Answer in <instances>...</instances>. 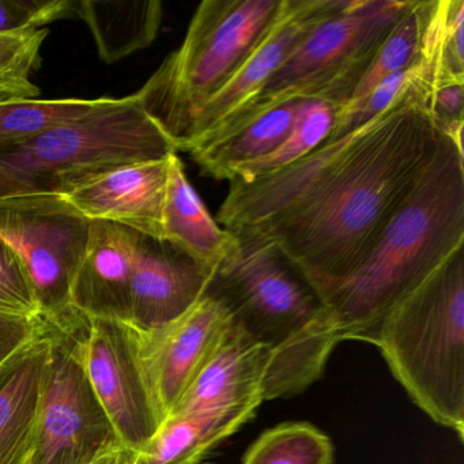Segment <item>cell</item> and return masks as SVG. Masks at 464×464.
I'll list each match as a JSON object with an SVG mask.
<instances>
[{
  "label": "cell",
  "instance_id": "obj_7",
  "mask_svg": "<svg viewBox=\"0 0 464 464\" xmlns=\"http://www.w3.org/2000/svg\"><path fill=\"white\" fill-rule=\"evenodd\" d=\"M406 4L346 0L339 12L309 32L257 96L238 108L199 146L286 102L320 100L343 107Z\"/></svg>",
  "mask_w": 464,
  "mask_h": 464
},
{
  "label": "cell",
  "instance_id": "obj_16",
  "mask_svg": "<svg viewBox=\"0 0 464 464\" xmlns=\"http://www.w3.org/2000/svg\"><path fill=\"white\" fill-rule=\"evenodd\" d=\"M140 233L91 221L88 241L70 286L72 308L89 317L131 320V274Z\"/></svg>",
  "mask_w": 464,
  "mask_h": 464
},
{
  "label": "cell",
  "instance_id": "obj_28",
  "mask_svg": "<svg viewBox=\"0 0 464 464\" xmlns=\"http://www.w3.org/2000/svg\"><path fill=\"white\" fill-rule=\"evenodd\" d=\"M0 312L40 316L39 304L20 257L0 244Z\"/></svg>",
  "mask_w": 464,
  "mask_h": 464
},
{
  "label": "cell",
  "instance_id": "obj_23",
  "mask_svg": "<svg viewBox=\"0 0 464 464\" xmlns=\"http://www.w3.org/2000/svg\"><path fill=\"white\" fill-rule=\"evenodd\" d=\"M339 111L341 107L328 102H301L295 113V123L286 140L270 154L236 168L229 181L248 183L260 176L284 169L293 162L308 156L312 150L328 140L335 126Z\"/></svg>",
  "mask_w": 464,
  "mask_h": 464
},
{
  "label": "cell",
  "instance_id": "obj_31",
  "mask_svg": "<svg viewBox=\"0 0 464 464\" xmlns=\"http://www.w3.org/2000/svg\"><path fill=\"white\" fill-rule=\"evenodd\" d=\"M131 458H132V452H130L129 456H127V458L124 459V460L121 461V464H131Z\"/></svg>",
  "mask_w": 464,
  "mask_h": 464
},
{
  "label": "cell",
  "instance_id": "obj_4",
  "mask_svg": "<svg viewBox=\"0 0 464 464\" xmlns=\"http://www.w3.org/2000/svg\"><path fill=\"white\" fill-rule=\"evenodd\" d=\"M379 347L412 401L464 439V246L380 323Z\"/></svg>",
  "mask_w": 464,
  "mask_h": 464
},
{
  "label": "cell",
  "instance_id": "obj_13",
  "mask_svg": "<svg viewBox=\"0 0 464 464\" xmlns=\"http://www.w3.org/2000/svg\"><path fill=\"white\" fill-rule=\"evenodd\" d=\"M270 362L267 347L232 322L169 417L187 414L255 417L265 401V382Z\"/></svg>",
  "mask_w": 464,
  "mask_h": 464
},
{
  "label": "cell",
  "instance_id": "obj_21",
  "mask_svg": "<svg viewBox=\"0 0 464 464\" xmlns=\"http://www.w3.org/2000/svg\"><path fill=\"white\" fill-rule=\"evenodd\" d=\"M254 418L249 414H187L165 420L131 464H198L203 456Z\"/></svg>",
  "mask_w": 464,
  "mask_h": 464
},
{
  "label": "cell",
  "instance_id": "obj_2",
  "mask_svg": "<svg viewBox=\"0 0 464 464\" xmlns=\"http://www.w3.org/2000/svg\"><path fill=\"white\" fill-rule=\"evenodd\" d=\"M463 246L464 153L444 135L368 256L320 295L339 342L371 343L385 314Z\"/></svg>",
  "mask_w": 464,
  "mask_h": 464
},
{
  "label": "cell",
  "instance_id": "obj_22",
  "mask_svg": "<svg viewBox=\"0 0 464 464\" xmlns=\"http://www.w3.org/2000/svg\"><path fill=\"white\" fill-rule=\"evenodd\" d=\"M118 99L23 100L0 104V150L115 104Z\"/></svg>",
  "mask_w": 464,
  "mask_h": 464
},
{
  "label": "cell",
  "instance_id": "obj_10",
  "mask_svg": "<svg viewBox=\"0 0 464 464\" xmlns=\"http://www.w3.org/2000/svg\"><path fill=\"white\" fill-rule=\"evenodd\" d=\"M124 325L151 409L161 425L229 330L232 317L219 301L205 295L186 314L161 327Z\"/></svg>",
  "mask_w": 464,
  "mask_h": 464
},
{
  "label": "cell",
  "instance_id": "obj_1",
  "mask_svg": "<svg viewBox=\"0 0 464 464\" xmlns=\"http://www.w3.org/2000/svg\"><path fill=\"white\" fill-rule=\"evenodd\" d=\"M414 81L314 198L289 216L248 230L273 241L319 297L357 270L436 159L444 134Z\"/></svg>",
  "mask_w": 464,
  "mask_h": 464
},
{
  "label": "cell",
  "instance_id": "obj_33",
  "mask_svg": "<svg viewBox=\"0 0 464 464\" xmlns=\"http://www.w3.org/2000/svg\"><path fill=\"white\" fill-rule=\"evenodd\" d=\"M0 104H2V102H0Z\"/></svg>",
  "mask_w": 464,
  "mask_h": 464
},
{
  "label": "cell",
  "instance_id": "obj_30",
  "mask_svg": "<svg viewBox=\"0 0 464 464\" xmlns=\"http://www.w3.org/2000/svg\"><path fill=\"white\" fill-rule=\"evenodd\" d=\"M131 450H126V448H118V450H110V452L102 455V458L97 459L92 464H121L124 459L129 456Z\"/></svg>",
  "mask_w": 464,
  "mask_h": 464
},
{
  "label": "cell",
  "instance_id": "obj_6",
  "mask_svg": "<svg viewBox=\"0 0 464 464\" xmlns=\"http://www.w3.org/2000/svg\"><path fill=\"white\" fill-rule=\"evenodd\" d=\"M282 0H205L183 44L135 93L146 115L179 151L200 108L243 63Z\"/></svg>",
  "mask_w": 464,
  "mask_h": 464
},
{
  "label": "cell",
  "instance_id": "obj_5",
  "mask_svg": "<svg viewBox=\"0 0 464 464\" xmlns=\"http://www.w3.org/2000/svg\"><path fill=\"white\" fill-rule=\"evenodd\" d=\"M137 96L0 150V198L64 195L116 168L178 154Z\"/></svg>",
  "mask_w": 464,
  "mask_h": 464
},
{
  "label": "cell",
  "instance_id": "obj_12",
  "mask_svg": "<svg viewBox=\"0 0 464 464\" xmlns=\"http://www.w3.org/2000/svg\"><path fill=\"white\" fill-rule=\"evenodd\" d=\"M344 2L346 0H282L276 17L235 74L200 108L179 151L188 153L198 148L238 108L257 96L309 32L339 12Z\"/></svg>",
  "mask_w": 464,
  "mask_h": 464
},
{
  "label": "cell",
  "instance_id": "obj_19",
  "mask_svg": "<svg viewBox=\"0 0 464 464\" xmlns=\"http://www.w3.org/2000/svg\"><path fill=\"white\" fill-rule=\"evenodd\" d=\"M72 15L91 29L100 59L113 64L153 44L164 6L160 0H74Z\"/></svg>",
  "mask_w": 464,
  "mask_h": 464
},
{
  "label": "cell",
  "instance_id": "obj_15",
  "mask_svg": "<svg viewBox=\"0 0 464 464\" xmlns=\"http://www.w3.org/2000/svg\"><path fill=\"white\" fill-rule=\"evenodd\" d=\"M213 274L167 240L140 233L129 323L148 330L178 319L206 295Z\"/></svg>",
  "mask_w": 464,
  "mask_h": 464
},
{
  "label": "cell",
  "instance_id": "obj_11",
  "mask_svg": "<svg viewBox=\"0 0 464 464\" xmlns=\"http://www.w3.org/2000/svg\"><path fill=\"white\" fill-rule=\"evenodd\" d=\"M77 350L89 384L119 442L137 452L160 425L135 362L126 325L82 314Z\"/></svg>",
  "mask_w": 464,
  "mask_h": 464
},
{
  "label": "cell",
  "instance_id": "obj_8",
  "mask_svg": "<svg viewBox=\"0 0 464 464\" xmlns=\"http://www.w3.org/2000/svg\"><path fill=\"white\" fill-rule=\"evenodd\" d=\"M82 314L72 308L45 322L53 334V354L43 388L34 455L29 464H92L124 448L100 406L77 350Z\"/></svg>",
  "mask_w": 464,
  "mask_h": 464
},
{
  "label": "cell",
  "instance_id": "obj_32",
  "mask_svg": "<svg viewBox=\"0 0 464 464\" xmlns=\"http://www.w3.org/2000/svg\"><path fill=\"white\" fill-rule=\"evenodd\" d=\"M198 464H210V463H202V461H200V463H198Z\"/></svg>",
  "mask_w": 464,
  "mask_h": 464
},
{
  "label": "cell",
  "instance_id": "obj_25",
  "mask_svg": "<svg viewBox=\"0 0 464 464\" xmlns=\"http://www.w3.org/2000/svg\"><path fill=\"white\" fill-rule=\"evenodd\" d=\"M330 437L306 422L268 429L246 450L243 464H333Z\"/></svg>",
  "mask_w": 464,
  "mask_h": 464
},
{
  "label": "cell",
  "instance_id": "obj_3",
  "mask_svg": "<svg viewBox=\"0 0 464 464\" xmlns=\"http://www.w3.org/2000/svg\"><path fill=\"white\" fill-rule=\"evenodd\" d=\"M230 232L237 248L214 271L206 295L270 352L265 401L293 398L324 372L339 343L333 322L312 285L273 241L248 230Z\"/></svg>",
  "mask_w": 464,
  "mask_h": 464
},
{
  "label": "cell",
  "instance_id": "obj_27",
  "mask_svg": "<svg viewBox=\"0 0 464 464\" xmlns=\"http://www.w3.org/2000/svg\"><path fill=\"white\" fill-rule=\"evenodd\" d=\"M74 0H0V34L45 29L72 15Z\"/></svg>",
  "mask_w": 464,
  "mask_h": 464
},
{
  "label": "cell",
  "instance_id": "obj_29",
  "mask_svg": "<svg viewBox=\"0 0 464 464\" xmlns=\"http://www.w3.org/2000/svg\"><path fill=\"white\" fill-rule=\"evenodd\" d=\"M45 320L40 316L0 312V369L25 349L44 331Z\"/></svg>",
  "mask_w": 464,
  "mask_h": 464
},
{
  "label": "cell",
  "instance_id": "obj_17",
  "mask_svg": "<svg viewBox=\"0 0 464 464\" xmlns=\"http://www.w3.org/2000/svg\"><path fill=\"white\" fill-rule=\"evenodd\" d=\"M53 344L45 322L39 338L0 369V464L31 463Z\"/></svg>",
  "mask_w": 464,
  "mask_h": 464
},
{
  "label": "cell",
  "instance_id": "obj_26",
  "mask_svg": "<svg viewBox=\"0 0 464 464\" xmlns=\"http://www.w3.org/2000/svg\"><path fill=\"white\" fill-rule=\"evenodd\" d=\"M418 72H420V61H417V63L412 64L409 69L385 78L354 107L339 111L335 126H334L328 140L343 137L353 130L358 129L382 115L388 108L395 104L396 100L417 78Z\"/></svg>",
  "mask_w": 464,
  "mask_h": 464
},
{
  "label": "cell",
  "instance_id": "obj_24",
  "mask_svg": "<svg viewBox=\"0 0 464 464\" xmlns=\"http://www.w3.org/2000/svg\"><path fill=\"white\" fill-rule=\"evenodd\" d=\"M429 4L430 0L407 2L403 12L380 44L354 93L341 110L354 107L385 78L417 63L420 40L428 20Z\"/></svg>",
  "mask_w": 464,
  "mask_h": 464
},
{
  "label": "cell",
  "instance_id": "obj_18",
  "mask_svg": "<svg viewBox=\"0 0 464 464\" xmlns=\"http://www.w3.org/2000/svg\"><path fill=\"white\" fill-rule=\"evenodd\" d=\"M162 227L164 240L213 273L237 248L235 233L224 229L208 213L178 154L169 159Z\"/></svg>",
  "mask_w": 464,
  "mask_h": 464
},
{
  "label": "cell",
  "instance_id": "obj_14",
  "mask_svg": "<svg viewBox=\"0 0 464 464\" xmlns=\"http://www.w3.org/2000/svg\"><path fill=\"white\" fill-rule=\"evenodd\" d=\"M169 159L116 168L63 198L88 221L111 222L164 240Z\"/></svg>",
  "mask_w": 464,
  "mask_h": 464
},
{
  "label": "cell",
  "instance_id": "obj_9",
  "mask_svg": "<svg viewBox=\"0 0 464 464\" xmlns=\"http://www.w3.org/2000/svg\"><path fill=\"white\" fill-rule=\"evenodd\" d=\"M89 224L59 195L0 198V244L20 257L47 319L72 308L70 286Z\"/></svg>",
  "mask_w": 464,
  "mask_h": 464
},
{
  "label": "cell",
  "instance_id": "obj_20",
  "mask_svg": "<svg viewBox=\"0 0 464 464\" xmlns=\"http://www.w3.org/2000/svg\"><path fill=\"white\" fill-rule=\"evenodd\" d=\"M301 102L279 105L224 137L188 151L200 173L230 180L233 170L276 150L289 135Z\"/></svg>",
  "mask_w": 464,
  "mask_h": 464
}]
</instances>
